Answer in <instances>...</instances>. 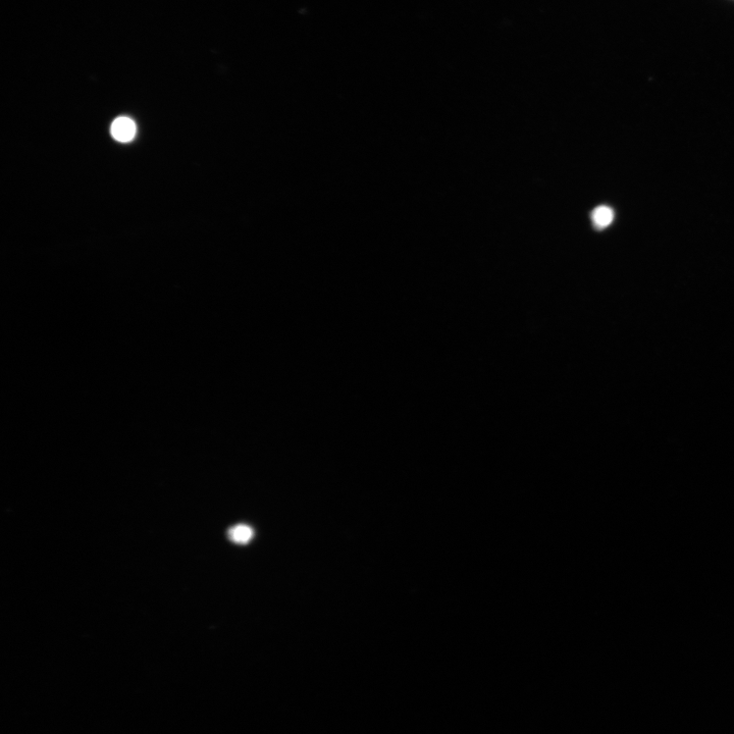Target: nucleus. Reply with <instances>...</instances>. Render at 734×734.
<instances>
[{
	"label": "nucleus",
	"instance_id": "nucleus-1",
	"mask_svg": "<svg viewBox=\"0 0 734 734\" xmlns=\"http://www.w3.org/2000/svg\"><path fill=\"white\" fill-rule=\"evenodd\" d=\"M111 132L117 141L127 143L134 139L136 135V125L131 119L121 117L113 123Z\"/></svg>",
	"mask_w": 734,
	"mask_h": 734
},
{
	"label": "nucleus",
	"instance_id": "nucleus-3",
	"mask_svg": "<svg viewBox=\"0 0 734 734\" xmlns=\"http://www.w3.org/2000/svg\"><path fill=\"white\" fill-rule=\"evenodd\" d=\"M592 220L596 228L605 229L613 222L614 213L609 206L602 205L595 209Z\"/></svg>",
	"mask_w": 734,
	"mask_h": 734
},
{
	"label": "nucleus",
	"instance_id": "nucleus-2",
	"mask_svg": "<svg viewBox=\"0 0 734 734\" xmlns=\"http://www.w3.org/2000/svg\"><path fill=\"white\" fill-rule=\"evenodd\" d=\"M228 536L233 543L246 545L252 540L254 533L249 526H246V524H238V526L229 530Z\"/></svg>",
	"mask_w": 734,
	"mask_h": 734
}]
</instances>
